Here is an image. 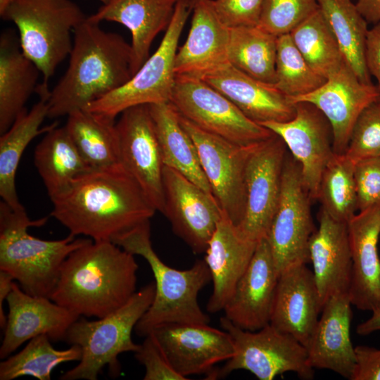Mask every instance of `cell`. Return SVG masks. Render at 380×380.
I'll return each instance as SVG.
<instances>
[{
    "label": "cell",
    "instance_id": "1",
    "mask_svg": "<svg viewBox=\"0 0 380 380\" xmlns=\"http://www.w3.org/2000/svg\"><path fill=\"white\" fill-rule=\"evenodd\" d=\"M51 215L70 234L95 241L116 236L150 220L156 210L120 164L91 168L50 198Z\"/></svg>",
    "mask_w": 380,
    "mask_h": 380
},
{
    "label": "cell",
    "instance_id": "2",
    "mask_svg": "<svg viewBox=\"0 0 380 380\" xmlns=\"http://www.w3.org/2000/svg\"><path fill=\"white\" fill-rule=\"evenodd\" d=\"M134 256L110 241L90 239L62 263L51 299L80 317L111 314L137 291Z\"/></svg>",
    "mask_w": 380,
    "mask_h": 380
},
{
    "label": "cell",
    "instance_id": "3",
    "mask_svg": "<svg viewBox=\"0 0 380 380\" xmlns=\"http://www.w3.org/2000/svg\"><path fill=\"white\" fill-rule=\"evenodd\" d=\"M133 76L132 49L120 34L87 19L73 32L66 72L50 90L48 118L68 116L125 84Z\"/></svg>",
    "mask_w": 380,
    "mask_h": 380
},
{
    "label": "cell",
    "instance_id": "4",
    "mask_svg": "<svg viewBox=\"0 0 380 380\" xmlns=\"http://www.w3.org/2000/svg\"><path fill=\"white\" fill-rule=\"evenodd\" d=\"M111 241L144 258L155 279L154 298L134 328L137 335L146 336L156 327L168 323H209V317L198 302L200 291L211 281L204 260H198L191 267L183 270L166 265L153 248L150 220L115 236Z\"/></svg>",
    "mask_w": 380,
    "mask_h": 380
},
{
    "label": "cell",
    "instance_id": "5",
    "mask_svg": "<svg viewBox=\"0 0 380 380\" xmlns=\"http://www.w3.org/2000/svg\"><path fill=\"white\" fill-rule=\"evenodd\" d=\"M46 221L30 220L25 210L15 211L0 202V270L10 274L26 293L51 299L62 263L91 239L69 234L62 239L44 240L28 233L29 227Z\"/></svg>",
    "mask_w": 380,
    "mask_h": 380
},
{
    "label": "cell",
    "instance_id": "6",
    "mask_svg": "<svg viewBox=\"0 0 380 380\" xmlns=\"http://www.w3.org/2000/svg\"><path fill=\"white\" fill-rule=\"evenodd\" d=\"M155 296V283L141 287L120 308L111 314L88 321L82 317L69 328L65 341L77 345L82 351L78 364L60 376L61 380H96L108 366L112 376L120 374L118 356L136 353L140 348L132 334L137 322L151 306Z\"/></svg>",
    "mask_w": 380,
    "mask_h": 380
},
{
    "label": "cell",
    "instance_id": "7",
    "mask_svg": "<svg viewBox=\"0 0 380 380\" xmlns=\"http://www.w3.org/2000/svg\"><path fill=\"white\" fill-rule=\"evenodd\" d=\"M1 18L15 25L23 53L40 70V85L48 88L56 68L70 53L72 33L87 15L72 0H13Z\"/></svg>",
    "mask_w": 380,
    "mask_h": 380
},
{
    "label": "cell",
    "instance_id": "8",
    "mask_svg": "<svg viewBox=\"0 0 380 380\" xmlns=\"http://www.w3.org/2000/svg\"><path fill=\"white\" fill-rule=\"evenodd\" d=\"M220 324L231 335L234 353L207 379L224 378L239 369L246 370L260 380H272L286 372H294L305 380L314 378L306 348L291 335L270 324L254 331L244 330L224 316L220 318Z\"/></svg>",
    "mask_w": 380,
    "mask_h": 380
},
{
    "label": "cell",
    "instance_id": "9",
    "mask_svg": "<svg viewBox=\"0 0 380 380\" xmlns=\"http://www.w3.org/2000/svg\"><path fill=\"white\" fill-rule=\"evenodd\" d=\"M191 11V0H179L156 51L125 84L92 102L84 110L115 119L133 106L170 102L176 79L175 61L178 43Z\"/></svg>",
    "mask_w": 380,
    "mask_h": 380
},
{
    "label": "cell",
    "instance_id": "10",
    "mask_svg": "<svg viewBox=\"0 0 380 380\" xmlns=\"http://www.w3.org/2000/svg\"><path fill=\"white\" fill-rule=\"evenodd\" d=\"M170 103L180 115L200 129L238 145L259 143L274 134L247 118L202 79L176 76Z\"/></svg>",
    "mask_w": 380,
    "mask_h": 380
},
{
    "label": "cell",
    "instance_id": "11",
    "mask_svg": "<svg viewBox=\"0 0 380 380\" xmlns=\"http://www.w3.org/2000/svg\"><path fill=\"white\" fill-rule=\"evenodd\" d=\"M311 201L300 165L288 151L279 203L265 237L279 276L290 267L310 262L309 243L316 229Z\"/></svg>",
    "mask_w": 380,
    "mask_h": 380
},
{
    "label": "cell",
    "instance_id": "12",
    "mask_svg": "<svg viewBox=\"0 0 380 380\" xmlns=\"http://www.w3.org/2000/svg\"><path fill=\"white\" fill-rule=\"evenodd\" d=\"M179 115L181 125L196 146L213 195L223 213L238 226L245 213L248 162L260 142L238 145L205 132Z\"/></svg>",
    "mask_w": 380,
    "mask_h": 380
},
{
    "label": "cell",
    "instance_id": "13",
    "mask_svg": "<svg viewBox=\"0 0 380 380\" xmlns=\"http://www.w3.org/2000/svg\"><path fill=\"white\" fill-rule=\"evenodd\" d=\"M120 163L138 183L156 211L164 209V163L148 105L124 110L115 123Z\"/></svg>",
    "mask_w": 380,
    "mask_h": 380
},
{
    "label": "cell",
    "instance_id": "14",
    "mask_svg": "<svg viewBox=\"0 0 380 380\" xmlns=\"http://www.w3.org/2000/svg\"><path fill=\"white\" fill-rule=\"evenodd\" d=\"M163 214L195 254L204 253L223 211L213 195L172 168L163 171Z\"/></svg>",
    "mask_w": 380,
    "mask_h": 380
},
{
    "label": "cell",
    "instance_id": "15",
    "mask_svg": "<svg viewBox=\"0 0 380 380\" xmlns=\"http://www.w3.org/2000/svg\"><path fill=\"white\" fill-rule=\"evenodd\" d=\"M287 147L277 134L258 144L252 153L246 172V208L237 226L248 239L266 237L281 194Z\"/></svg>",
    "mask_w": 380,
    "mask_h": 380
},
{
    "label": "cell",
    "instance_id": "16",
    "mask_svg": "<svg viewBox=\"0 0 380 380\" xmlns=\"http://www.w3.org/2000/svg\"><path fill=\"white\" fill-rule=\"evenodd\" d=\"M296 113L286 122H266L260 125L271 130L285 143L299 163L304 185L312 200H317L321 177L334 156L331 126L313 104L294 103Z\"/></svg>",
    "mask_w": 380,
    "mask_h": 380
},
{
    "label": "cell",
    "instance_id": "17",
    "mask_svg": "<svg viewBox=\"0 0 380 380\" xmlns=\"http://www.w3.org/2000/svg\"><path fill=\"white\" fill-rule=\"evenodd\" d=\"M379 99L378 87L361 82L346 61L317 89L299 97L289 98L293 103H310L324 115L332 129L334 152L338 155L345 154L360 113Z\"/></svg>",
    "mask_w": 380,
    "mask_h": 380
},
{
    "label": "cell",
    "instance_id": "18",
    "mask_svg": "<svg viewBox=\"0 0 380 380\" xmlns=\"http://www.w3.org/2000/svg\"><path fill=\"white\" fill-rule=\"evenodd\" d=\"M152 332L174 369L183 377L205 374L215 366L230 359L234 353L231 335L208 324L168 323Z\"/></svg>",
    "mask_w": 380,
    "mask_h": 380
},
{
    "label": "cell",
    "instance_id": "19",
    "mask_svg": "<svg viewBox=\"0 0 380 380\" xmlns=\"http://www.w3.org/2000/svg\"><path fill=\"white\" fill-rule=\"evenodd\" d=\"M8 313L0 347V358L10 356L27 341L46 335L51 341L65 338L80 316L46 297L32 296L13 281L6 298Z\"/></svg>",
    "mask_w": 380,
    "mask_h": 380
},
{
    "label": "cell",
    "instance_id": "20",
    "mask_svg": "<svg viewBox=\"0 0 380 380\" xmlns=\"http://www.w3.org/2000/svg\"><path fill=\"white\" fill-rule=\"evenodd\" d=\"M279 279L266 238L260 239L223 311L234 326L257 331L270 324Z\"/></svg>",
    "mask_w": 380,
    "mask_h": 380
},
{
    "label": "cell",
    "instance_id": "21",
    "mask_svg": "<svg viewBox=\"0 0 380 380\" xmlns=\"http://www.w3.org/2000/svg\"><path fill=\"white\" fill-rule=\"evenodd\" d=\"M191 27L184 44L178 48L176 76L203 79L229 64L230 28L218 17L213 0H191Z\"/></svg>",
    "mask_w": 380,
    "mask_h": 380
},
{
    "label": "cell",
    "instance_id": "22",
    "mask_svg": "<svg viewBox=\"0 0 380 380\" xmlns=\"http://www.w3.org/2000/svg\"><path fill=\"white\" fill-rule=\"evenodd\" d=\"M352 258L348 296L358 310H380V203L358 211L348 222Z\"/></svg>",
    "mask_w": 380,
    "mask_h": 380
},
{
    "label": "cell",
    "instance_id": "23",
    "mask_svg": "<svg viewBox=\"0 0 380 380\" xmlns=\"http://www.w3.org/2000/svg\"><path fill=\"white\" fill-rule=\"evenodd\" d=\"M322 310L313 272L305 264L279 274L270 324L291 335L306 348Z\"/></svg>",
    "mask_w": 380,
    "mask_h": 380
},
{
    "label": "cell",
    "instance_id": "24",
    "mask_svg": "<svg viewBox=\"0 0 380 380\" xmlns=\"http://www.w3.org/2000/svg\"><path fill=\"white\" fill-rule=\"evenodd\" d=\"M258 241L246 237L223 213L205 251L213 289L207 310H223L248 267Z\"/></svg>",
    "mask_w": 380,
    "mask_h": 380
},
{
    "label": "cell",
    "instance_id": "25",
    "mask_svg": "<svg viewBox=\"0 0 380 380\" xmlns=\"http://www.w3.org/2000/svg\"><path fill=\"white\" fill-rule=\"evenodd\" d=\"M318 221L310 240L309 257L323 308L329 298L348 294L352 258L347 223L333 219L322 208Z\"/></svg>",
    "mask_w": 380,
    "mask_h": 380
},
{
    "label": "cell",
    "instance_id": "26",
    "mask_svg": "<svg viewBox=\"0 0 380 380\" xmlns=\"http://www.w3.org/2000/svg\"><path fill=\"white\" fill-rule=\"evenodd\" d=\"M351 305L348 294L329 298L306 347L313 369H329L350 380L356 362L350 338Z\"/></svg>",
    "mask_w": 380,
    "mask_h": 380
},
{
    "label": "cell",
    "instance_id": "27",
    "mask_svg": "<svg viewBox=\"0 0 380 380\" xmlns=\"http://www.w3.org/2000/svg\"><path fill=\"white\" fill-rule=\"evenodd\" d=\"M202 80L229 99L247 118L258 124L286 122L295 115V104L274 84L255 79L230 63Z\"/></svg>",
    "mask_w": 380,
    "mask_h": 380
},
{
    "label": "cell",
    "instance_id": "28",
    "mask_svg": "<svg viewBox=\"0 0 380 380\" xmlns=\"http://www.w3.org/2000/svg\"><path fill=\"white\" fill-rule=\"evenodd\" d=\"M178 1L110 0L88 19L97 23H118L129 30L134 75L150 56L155 38L168 27Z\"/></svg>",
    "mask_w": 380,
    "mask_h": 380
},
{
    "label": "cell",
    "instance_id": "29",
    "mask_svg": "<svg viewBox=\"0 0 380 380\" xmlns=\"http://www.w3.org/2000/svg\"><path fill=\"white\" fill-rule=\"evenodd\" d=\"M41 73L23 52L19 38L10 32L0 38V134L6 132L25 110L30 96L38 87Z\"/></svg>",
    "mask_w": 380,
    "mask_h": 380
},
{
    "label": "cell",
    "instance_id": "30",
    "mask_svg": "<svg viewBox=\"0 0 380 380\" xmlns=\"http://www.w3.org/2000/svg\"><path fill=\"white\" fill-rule=\"evenodd\" d=\"M149 111L165 166L179 172L207 192L212 191L201 167L196 146L170 103L149 104Z\"/></svg>",
    "mask_w": 380,
    "mask_h": 380
},
{
    "label": "cell",
    "instance_id": "31",
    "mask_svg": "<svg viewBox=\"0 0 380 380\" xmlns=\"http://www.w3.org/2000/svg\"><path fill=\"white\" fill-rule=\"evenodd\" d=\"M48 118L47 100H39L30 110H24L0 137V196L15 211L25 210L15 188V175L24 151L39 134L46 133L56 123L40 128Z\"/></svg>",
    "mask_w": 380,
    "mask_h": 380
},
{
    "label": "cell",
    "instance_id": "32",
    "mask_svg": "<svg viewBox=\"0 0 380 380\" xmlns=\"http://www.w3.org/2000/svg\"><path fill=\"white\" fill-rule=\"evenodd\" d=\"M34 162L50 198L66 189L77 177L91 169L65 127L56 123L37 145Z\"/></svg>",
    "mask_w": 380,
    "mask_h": 380
},
{
    "label": "cell",
    "instance_id": "33",
    "mask_svg": "<svg viewBox=\"0 0 380 380\" xmlns=\"http://www.w3.org/2000/svg\"><path fill=\"white\" fill-rule=\"evenodd\" d=\"M115 123V119L84 109L68 115L65 127L91 168L120 163Z\"/></svg>",
    "mask_w": 380,
    "mask_h": 380
},
{
    "label": "cell",
    "instance_id": "34",
    "mask_svg": "<svg viewBox=\"0 0 380 380\" xmlns=\"http://www.w3.org/2000/svg\"><path fill=\"white\" fill-rule=\"evenodd\" d=\"M317 2L345 61L361 82L372 84L365 58L367 22L355 3L353 0H317Z\"/></svg>",
    "mask_w": 380,
    "mask_h": 380
},
{
    "label": "cell",
    "instance_id": "35",
    "mask_svg": "<svg viewBox=\"0 0 380 380\" xmlns=\"http://www.w3.org/2000/svg\"><path fill=\"white\" fill-rule=\"evenodd\" d=\"M277 37L259 25L230 28L229 63L260 81L274 84Z\"/></svg>",
    "mask_w": 380,
    "mask_h": 380
},
{
    "label": "cell",
    "instance_id": "36",
    "mask_svg": "<svg viewBox=\"0 0 380 380\" xmlns=\"http://www.w3.org/2000/svg\"><path fill=\"white\" fill-rule=\"evenodd\" d=\"M45 334L29 341L19 353L4 359L0 363V380H12L31 376L39 380H50L53 370L59 365L77 361L82 357L79 346L71 345L65 350H57Z\"/></svg>",
    "mask_w": 380,
    "mask_h": 380
},
{
    "label": "cell",
    "instance_id": "37",
    "mask_svg": "<svg viewBox=\"0 0 380 380\" xmlns=\"http://www.w3.org/2000/svg\"><path fill=\"white\" fill-rule=\"evenodd\" d=\"M309 65L327 79L345 61L339 45L319 8L289 33Z\"/></svg>",
    "mask_w": 380,
    "mask_h": 380
},
{
    "label": "cell",
    "instance_id": "38",
    "mask_svg": "<svg viewBox=\"0 0 380 380\" xmlns=\"http://www.w3.org/2000/svg\"><path fill=\"white\" fill-rule=\"evenodd\" d=\"M317 200L322 209L339 222L347 223L358 211L354 163L345 154H334L326 166Z\"/></svg>",
    "mask_w": 380,
    "mask_h": 380
},
{
    "label": "cell",
    "instance_id": "39",
    "mask_svg": "<svg viewBox=\"0 0 380 380\" xmlns=\"http://www.w3.org/2000/svg\"><path fill=\"white\" fill-rule=\"evenodd\" d=\"M275 75L274 85L289 98L309 94L327 80L309 65L289 34L277 37Z\"/></svg>",
    "mask_w": 380,
    "mask_h": 380
},
{
    "label": "cell",
    "instance_id": "40",
    "mask_svg": "<svg viewBox=\"0 0 380 380\" xmlns=\"http://www.w3.org/2000/svg\"><path fill=\"white\" fill-rule=\"evenodd\" d=\"M318 9L317 0H265L258 25L277 37L289 34Z\"/></svg>",
    "mask_w": 380,
    "mask_h": 380
},
{
    "label": "cell",
    "instance_id": "41",
    "mask_svg": "<svg viewBox=\"0 0 380 380\" xmlns=\"http://www.w3.org/2000/svg\"><path fill=\"white\" fill-rule=\"evenodd\" d=\"M345 155L353 163L380 156V103L376 101L357 118Z\"/></svg>",
    "mask_w": 380,
    "mask_h": 380
},
{
    "label": "cell",
    "instance_id": "42",
    "mask_svg": "<svg viewBox=\"0 0 380 380\" xmlns=\"http://www.w3.org/2000/svg\"><path fill=\"white\" fill-rule=\"evenodd\" d=\"M135 357L145 367L144 380H186L172 367L153 332L146 336Z\"/></svg>",
    "mask_w": 380,
    "mask_h": 380
},
{
    "label": "cell",
    "instance_id": "43",
    "mask_svg": "<svg viewBox=\"0 0 380 380\" xmlns=\"http://www.w3.org/2000/svg\"><path fill=\"white\" fill-rule=\"evenodd\" d=\"M354 177L358 211L380 203V156L355 163Z\"/></svg>",
    "mask_w": 380,
    "mask_h": 380
},
{
    "label": "cell",
    "instance_id": "44",
    "mask_svg": "<svg viewBox=\"0 0 380 380\" xmlns=\"http://www.w3.org/2000/svg\"><path fill=\"white\" fill-rule=\"evenodd\" d=\"M222 22L229 28L258 25L265 0H213Z\"/></svg>",
    "mask_w": 380,
    "mask_h": 380
},
{
    "label": "cell",
    "instance_id": "45",
    "mask_svg": "<svg viewBox=\"0 0 380 380\" xmlns=\"http://www.w3.org/2000/svg\"><path fill=\"white\" fill-rule=\"evenodd\" d=\"M356 362L351 380H380V348L355 347Z\"/></svg>",
    "mask_w": 380,
    "mask_h": 380
},
{
    "label": "cell",
    "instance_id": "46",
    "mask_svg": "<svg viewBox=\"0 0 380 380\" xmlns=\"http://www.w3.org/2000/svg\"><path fill=\"white\" fill-rule=\"evenodd\" d=\"M365 58L367 70L378 82L380 91V23L368 30L365 49Z\"/></svg>",
    "mask_w": 380,
    "mask_h": 380
},
{
    "label": "cell",
    "instance_id": "47",
    "mask_svg": "<svg viewBox=\"0 0 380 380\" xmlns=\"http://www.w3.org/2000/svg\"><path fill=\"white\" fill-rule=\"evenodd\" d=\"M357 10L367 23H380V0H355Z\"/></svg>",
    "mask_w": 380,
    "mask_h": 380
},
{
    "label": "cell",
    "instance_id": "48",
    "mask_svg": "<svg viewBox=\"0 0 380 380\" xmlns=\"http://www.w3.org/2000/svg\"><path fill=\"white\" fill-rule=\"evenodd\" d=\"M13 277L8 272L0 270V326L4 329L7 323V315L5 314L3 304L6 300L14 281Z\"/></svg>",
    "mask_w": 380,
    "mask_h": 380
},
{
    "label": "cell",
    "instance_id": "49",
    "mask_svg": "<svg viewBox=\"0 0 380 380\" xmlns=\"http://www.w3.org/2000/svg\"><path fill=\"white\" fill-rule=\"evenodd\" d=\"M380 331V310L372 312L369 318L359 324L357 327V334L366 336Z\"/></svg>",
    "mask_w": 380,
    "mask_h": 380
},
{
    "label": "cell",
    "instance_id": "50",
    "mask_svg": "<svg viewBox=\"0 0 380 380\" xmlns=\"http://www.w3.org/2000/svg\"><path fill=\"white\" fill-rule=\"evenodd\" d=\"M13 0H0V15L1 16Z\"/></svg>",
    "mask_w": 380,
    "mask_h": 380
},
{
    "label": "cell",
    "instance_id": "51",
    "mask_svg": "<svg viewBox=\"0 0 380 380\" xmlns=\"http://www.w3.org/2000/svg\"><path fill=\"white\" fill-rule=\"evenodd\" d=\"M103 4H107L110 0H99Z\"/></svg>",
    "mask_w": 380,
    "mask_h": 380
},
{
    "label": "cell",
    "instance_id": "52",
    "mask_svg": "<svg viewBox=\"0 0 380 380\" xmlns=\"http://www.w3.org/2000/svg\"><path fill=\"white\" fill-rule=\"evenodd\" d=\"M379 103H380V99H379Z\"/></svg>",
    "mask_w": 380,
    "mask_h": 380
}]
</instances>
